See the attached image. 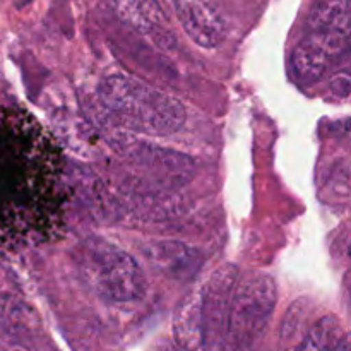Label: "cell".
Returning a JSON list of instances; mask_svg holds the SVG:
<instances>
[{
	"label": "cell",
	"instance_id": "cell-1",
	"mask_svg": "<svg viewBox=\"0 0 351 351\" xmlns=\"http://www.w3.org/2000/svg\"><path fill=\"white\" fill-rule=\"evenodd\" d=\"M69 201L60 143L29 112L0 106V254L60 240Z\"/></svg>",
	"mask_w": 351,
	"mask_h": 351
},
{
	"label": "cell",
	"instance_id": "cell-2",
	"mask_svg": "<svg viewBox=\"0 0 351 351\" xmlns=\"http://www.w3.org/2000/svg\"><path fill=\"white\" fill-rule=\"evenodd\" d=\"M99 101L119 125L149 136L182 129L185 106L173 96L125 74L108 75L99 86Z\"/></svg>",
	"mask_w": 351,
	"mask_h": 351
},
{
	"label": "cell",
	"instance_id": "cell-3",
	"mask_svg": "<svg viewBox=\"0 0 351 351\" xmlns=\"http://www.w3.org/2000/svg\"><path fill=\"white\" fill-rule=\"evenodd\" d=\"M79 267L93 291L103 300L127 304L146 295V276L139 263L106 240H86L79 252Z\"/></svg>",
	"mask_w": 351,
	"mask_h": 351
},
{
	"label": "cell",
	"instance_id": "cell-4",
	"mask_svg": "<svg viewBox=\"0 0 351 351\" xmlns=\"http://www.w3.org/2000/svg\"><path fill=\"white\" fill-rule=\"evenodd\" d=\"M278 300L276 283L267 274H250L233 291L225 351H252L266 331Z\"/></svg>",
	"mask_w": 351,
	"mask_h": 351
},
{
	"label": "cell",
	"instance_id": "cell-5",
	"mask_svg": "<svg viewBox=\"0 0 351 351\" xmlns=\"http://www.w3.org/2000/svg\"><path fill=\"white\" fill-rule=\"evenodd\" d=\"M239 271L232 264L219 267L211 280L201 288V324L202 350L225 351L226 324H228L230 304Z\"/></svg>",
	"mask_w": 351,
	"mask_h": 351
},
{
	"label": "cell",
	"instance_id": "cell-6",
	"mask_svg": "<svg viewBox=\"0 0 351 351\" xmlns=\"http://www.w3.org/2000/svg\"><path fill=\"white\" fill-rule=\"evenodd\" d=\"M350 34L307 31L291 55L295 79L302 84L319 81L339 58L348 55Z\"/></svg>",
	"mask_w": 351,
	"mask_h": 351
},
{
	"label": "cell",
	"instance_id": "cell-7",
	"mask_svg": "<svg viewBox=\"0 0 351 351\" xmlns=\"http://www.w3.org/2000/svg\"><path fill=\"white\" fill-rule=\"evenodd\" d=\"M178 21L194 43L216 48L225 41L226 24L209 0H171Z\"/></svg>",
	"mask_w": 351,
	"mask_h": 351
},
{
	"label": "cell",
	"instance_id": "cell-8",
	"mask_svg": "<svg viewBox=\"0 0 351 351\" xmlns=\"http://www.w3.org/2000/svg\"><path fill=\"white\" fill-rule=\"evenodd\" d=\"M108 3L125 23L161 45L171 41L167 17L156 0H108Z\"/></svg>",
	"mask_w": 351,
	"mask_h": 351
},
{
	"label": "cell",
	"instance_id": "cell-9",
	"mask_svg": "<svg viewBox=\"0 0 351 351\" xmlns=\"http://www.w3.org/2000/svg\"><path fill=\"white\" fill-rule=\"evenodd\" d=\"M149 261L173 278H189L194 274L201 261L191 247L177 242H160L147 249Z\"/></svg>",
	"mask_w": 351,
	"mask_h": 351
},
{
	"label": "cell",
	"instance_id": "cell-10",
	"mask_svg": "<svg viewBox=\"0 0 351 351\" xmlns=\"http://www.w3.org/2000/svg\"><path fill=\"white\" fill-rule=\"evenodd\" d=\"M307 31L350 34V0H315Z\"/></svg>",
	"mask_w": 351,
	"mask_h": 351
},
{
	"label": "cell",
	"instance_id": "cell-11",
	"mask_svg": "<svg viewBox=\"0 0 351 351\" xmlns=\"http://www.w3.org/2000/svg\"><path fill=\"white\" fill-rule=\"evenodd\" d=\"M295 351H350L348 335L338 319L328 315L312 326L307 338Z\"/></svg>",
	"mask_w": 351,
	"mask_h": 351
},
{
	"label": "cell",
	"instance_id": "cell-12",
	"mask_svg": "<svg viewBox=\"0 0 351 351\" xmlns=\"http://www.w3.org/2000/svg\"><path fill=\"white\" fill-rule=\"evenodd\" d=\"M0 328L7 336L23 339L36 328L34 312L21 298L10 293L0 295Z\"/></svg>",
	"mask_w": 351,
	"mask_h": 351
},
{
	"label": "cell",
	"instance_id": "cell-13",
	"mask_svg": "<svg viewBox=\"0 0 351 351\" xmlns=\"http://www.w3.org/2000/svg\"><path fill=\"white\" fill-rule=\"evenodd\" d=\"M331 89L332 93H335L336 96H339V98L346 99L350 95V74L348 71H343V72H338V75H335L331 81Z\"/></svg>",
	"mask_w": 351,
	"mask_h": 351
},
{
	"label": "cell",
	"instance_id": "cell-14",
	"mask_svg": "<svg viewBox=\"0 0 351 351\" xmlns=\"http://www.w3.org/2000/svg\"><path fill=\"white\" fill-rule=\"evenodd\" d=\"M170 351H175V350H170Z\"/></svg>",
	"mask_w": 351,
	"mask_h": 351
}]
</instances>
